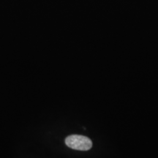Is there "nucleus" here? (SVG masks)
<instances>
[{"mask_svg":"<svg viewBox=\"0 0 158 158\" xmlns=\"http://www.w3.org/2000/svg\"><path fill=\"white\" fill-rule=\"evenodd\" d=\"M65 144L70 149L79 151H88L92 147L89 138L81 135H71L65 138Z\"/></svg>","mask_w":158,"mask_h":158,"instance_id":"f257e3e1","label":"nucleus"}]
</instances>
